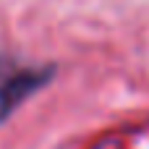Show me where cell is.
<instances>
[{
  "label": "cell",
  "instance_id": "obj_1",
  "mask_svg": "<svg viewBox=\"0 0 149 149\" xmlns=\"http://www.w3.org/2000/svg\"><path fill=\"white\" fill-rule=\"evenodd\" d=\"M45 73L39 68L18 65L16 60L0 58V120L13 113V107L29 97L37 86H42Z\"/></svg>",
  "mask_w": 149,
  "mask_h": 149
}]
</instances>
